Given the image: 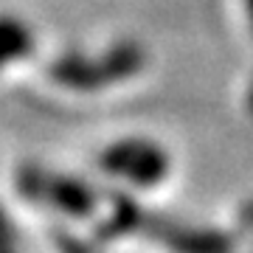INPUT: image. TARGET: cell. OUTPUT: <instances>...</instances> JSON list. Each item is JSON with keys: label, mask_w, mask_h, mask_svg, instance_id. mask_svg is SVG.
<instances>
[{"label": "cell", "mask_w": 253, "mask_h": 253, "mask_svg": "<svg viewBox=\"0 0 253 253\" xmlns=\"http://www.w3.org/2000/svg\"><path fill=\"white\" fill-rule=\"evenodd\" d=\"M245 6H248V14H251V28H253V0H245Z\"/></svg>", "instance_id": "obj_7"}, {"label": "cell", "mask_w": 253, "mask_h": 253, "mask_svg": "<svg viewBox=\"0 0 253 253\" xmlns=\"http://www.w3.org/2000/svg\"><path fill=\"white\" fill-rule=\"evenodd\" d=\"M17 191L31 203L56 208L68 217H87L96 208V191L79 177L45 172L40 166H26L17 172Z\"/></svg>", "instance_id": "obj_2"}, {"label": "cell", "mask_w": 253, "mask_h": 253, "mask_svg": "<svg viewBox=\"0 0 253 253\" xmlns=\"http://www.w3.org/2000/svg\"><path fill=\"white\" fill-rule=\"evenodd\" d=\"M146 65V51L138 42H116L110 45L104 54L87 56V54H62L51 65V79L56 84H62L68 90L90 93L101 90L107 84H118V82L129 79L135 73L144 71Z\"/></svg>", "instance_id": "obj_1"}, {"label": "cell", "mask_w": 253, "mask_h": 253, "mask_svg": "<svg viewBox=\"0 0 253 253\" xmlns=\"http://www.w3.org/2000/svg\"><path fill=\"white\" fill-rule=\"evenodd\" d=\"M34 51V34L23 20L0 14V71L9 62L26 59Z\"/></svg>", "instance_id": "obj_5"}, {"label": "cell", "mask_w": 253, "mask_h": 253, "mask_svg": "<svg viewBox=\"0 0 253 253\" xmlns=\"http://www.w3.org/2000/svg\"><path fill=\"white\" fill-rule=\"evenodd\" d=\"M248 107H251V113H253V90H251V96H248Z\"/></svg>", "instance_id": "obj_8"}, {"label": "cell", "mask_w": 253, "mask_h": 253, "mask_svg": "<svg viewBox=\"0 0 253 253\" xmlns=\"http://www.w3.org/2000/svg\"><path fill=\"white\" fill-rule=\"evenodd\" d=\"M138 234L163 242L172 253H231V248H234L231 239L219 231L180 225V222L152 217V214H144Z\"/></svg>", "instance_id": "obj_4"}, {"label": "cell", "mask_w": 253, "mask_h": 253, "mask_svg": "<svg viewBox=\"0 0 253 253\" xmlns=\"http://www.w3.org/2000/svg\"><path fill=\"white\" fill-rule=\"evenodd\" d=\"M99 166L107 174L124 177V180L132 183V186L152 189V186L166 180L172 163H169L166 149L158 146L155 141H146V138H126V141H118V144L107 146V149L101 152Z\"/></svg>", "instance_id": "obj_3"}, {"label": "cell", "mask_w": 253, "mask_h": 253, "mask_svg": "<svg viewBox=\"0 0 253 253\" xmlns=\"http://www.w3.org/2000/svg\"><path fill=\"white\" fill-rule=\"evenodd\" d=\"M0 253H17V236H14L11 219L3 211V206H0Z\"/></svg>", "instance_id": "obj_6"}]
</instances>
